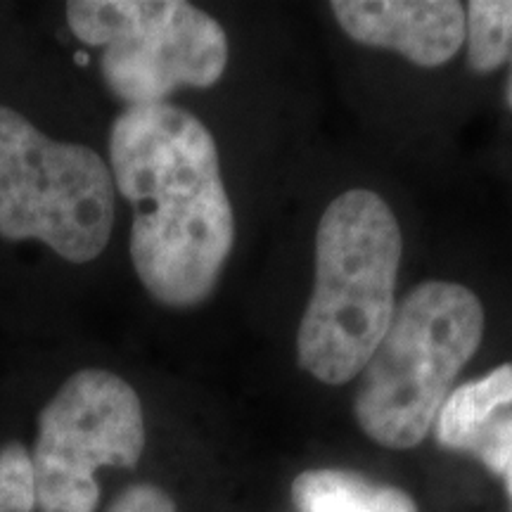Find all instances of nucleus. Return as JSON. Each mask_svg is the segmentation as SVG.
Wrapping results in <instances>:
<instances>
[{"mask_svg":"<svg viewBox=\"0 0 512 512\" xmlns=\"http://www.w3.org/2000/svg\"><path fill=\"white\" fill-rule=\"evenodd\" d=\"M510 406L512 363H505L475 382L460 384L446 396L434 422L437 441L451 451H467L472 439Z\"/></svg>","mask_w":512,"mask_h":512,"instance_id":"obj_9","label":"nucleus"},{"mask_svg":"<svg viewBox=\"0 0 512 512\" xmlns=\"http://www.w3.org/2000/svg\"><path fill=\"white\" fill-rule=\"evenodd\" d=\"M145 448V415L136 389L102 368H83L38 415L31 451L36 508L95 512L100 467H136Z\"/></svg>","mask_w":512,"mask_h":512,"instance_id":"obj_6","label":"nucleus"},{"mask_svg":"<svg viewBox=\"0 0 512 512\" xmlns=\"http://www.w3.org/2000/svg\"><path fill=\"white\" fill-rule=\"evenodd\" d=\"M114 228L112 171L98 152L62 143L0 105V238L36 240L72 264L105 252Z\"/></svg>","mask_w":512,"mask_h":512,"instance_id":"obj_4","label":"nucleus"},{"mask_svg":"<svg viewBox=\"0 0 512 512\" xmlns=\"http://www.w3.org/2000/svg\"><path fill=\"white\" fill-rule=\"evenodd\" d=\"M505 486H508V496H510V505H512V463L508 470H505Z\"/></svg>","mask_w":512,"mask_h":512,"instance_id":"obj_15","label":"nucleus"},{"mask_svg":"<svg viewBox=\"0 0 512 512\" xmlns=\"http://www.w3.org/2000/svg\"><path fill=\"white\" fill-rule=\"evenodd\" d=\"M467 453L477 456L496 475H505L512 463V411L505 408L472 439Z\"/></svg>","mask_w":512,"mask_h":512,"instance_id":"obj_12","label":"nucleus"},{"mask_svg":"<svg viewBox=\"0 0 512 512\" xmlns=\"http://www.w3.org/2000/svg\"><path fill=\"white\" fill-rule=\"evenodd\" d=\"M67 24L81 43L102 48V79L128 107L211 88L228 67L226 31L183 0H74Z\"/></svg>","mask_w":512,"mask_h":512,"instance_id":"obj_5","label":"nucleus"},{"mask_svg":"<svg viewBox=\"0 0 512 512\" xmlns=\"http://www.w3.org/2000/svg\"><path fill=\"white\" fill-rule=\"evenodd\" d=\"M467 64L491 74L512 55V0H472L465 8Z\"/></svg>","mask_w":512,"mask_h":512,"instance_id":"obj_10","label":"nucleus"},{"mask_svg":"<svg viewBox=\"0 0 512 512\" xmlns=\"http://www.w3.org/2000/svg\"><path fill=\"white\" fill-rule=\"evenodd\" d=\"M74 60L79 62V64H88V55H86V53H76Z\"/></svg>","mask_w":512,"mask_h":512,"instance_id":"obj_16","label":"nucleus"},{"mask_svg":"<svg viewBox=\"0 0 512 512\" xmlns=\"http://www.w3.org/2000/svg\"><path fill=\"white\" fill-rule=\"evenodd\" d=\"M330 8L356 43L394 50L418 67H441L465 43V5L453 0H335Z\"/></svg>","mask_w":512,"mask_h":512,"instance_id":"obj_7","label":"nucleus"},{"mask_svg":"<svg viewBox=\"0 0 512 512\" xmlns=\"http://www.w3.org/2000/svg\"><path fill=\"white\" fill-rule=\"evenodd\" d=\"M36 510V475L31 451L19 441L0 448V512Z\"/></svg>","mask_w":512,"mask_h":512,"instance_id":"obj_11","label":"nucleus"},{"mask_svg":"<svg viewBox=\"0 0 512 512\" xmlns=\"http://www.w3.org/2000/svg\"><path fill=\"white\" fill-rule=\"evenodd\" d=\"M114 188L133 207L131 261L159 304L192 309L214 294L235 219L214 136L181 107H126L110 131Z\"/></svg>","mask_w":512,"mask_h":512,"instance_id":"obj_1","label":"nucleus"},{"mask_svg":"<svg viewBox=\"0 0 512 512\" xmlns=\"http://www.w3.org/2000/svg\"><path fill=\"white\" fill-rule=\"evenodd\" d=\"M399 221L373 190H347L316 230V283L297 332V361L323 384L361 375L396 309Z\"/></svg>","mask_w":512,"mask_h":512,"instance_id":"obj_2","label":"nucleus"},{"mask_svg":"<svg viewBox=\"0 0 512 512\" xmlns=\"http://www.w3.org/2000/svg\"><path fill=\"white\" fill-rule=\"evenodd\" d=\"M292 503L299 512H418L406 491L332 467L306 470L294 479Z\"/></svg>","mask_w":512,"mask_h":512,"instance_id":"obj_8","label":"nucleus"},{"mask_svg":"<svg viewBox=\"0 0 512 512\" xmlns=\"http://www.w3.org/2000/svg\"><path fill=\"white\" fill-rule=\"evenodd\" d=\"M484 337V306L470 287L425 280L396 302L392 323L361 370L354 413L384 448L418 446Z\"/></svg>","mask_w":512,"mask_h":512,"instance_id":"obj_3","label":"nucleus"},{"mask_svg":"<svg viewBox=\"0 0 512 512\" xmlns=\"http://www.w3.org/2000/svg\"><path fill=\"white\" fill-rule=\"evenodd\" d=\"M107 512H176V503L162 486L143 482L121 491Z\"/></svg>","mask_w":512,"mask_h":512,"instance_id":"obj_13","label":"nucleus"},{"mask_svg":"<svg viewBox=\"0 0 512 512\" xmlns=\"http://www.w3.org/2000/svg\"><path fill=\"white\" fill-rule=\"evenodd\" d=\"M510 60V76H508V86H505V100H508L510 110H512V55L508 57Z\"/></svg>","mask_w":512,"mask_h":512,"instance_id":"obj_14","label":"nucleus"}]
</instances>
